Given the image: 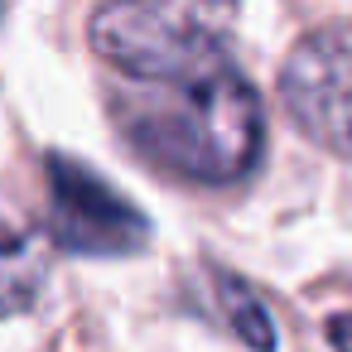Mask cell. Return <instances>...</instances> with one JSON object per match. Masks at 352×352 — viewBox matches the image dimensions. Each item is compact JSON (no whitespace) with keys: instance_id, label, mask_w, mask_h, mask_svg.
<instances>
[{"instance_id":"6da1fadb","label":"cell","mask_w":352,"mask_h":352,"mask_svg":"<svg viewBox=\"0 0 352 352\" xmlns=\"http://www.w3.org/2000/svg\"><path fill=\"white\" fill-rule=\"evenodd\" d=\"M116 121L150 164L193 184H232L261 160V97L232 58L169 82H126Z\"/></svg>"},{"instance_id":"7a4b0ae2","label":"cell","mask_w":352,"mask_h":352,"mask_svg":"<svg viewBox=\"0 0 352 352\" xmlns=\"http://www.w3.org/2000/svg\"><path fill=\"white\" fill-rule=\"evenodd\" d=\"M227 30L222 6H102L92 49L126 82H169L227 63Z\"/></svg>"},{"instance_id":"3957f363","label":"cell","mask_w":352,"mask_h":352,"mask_svg":"<svg viewBox=\"0 0 352 352\" xmlns=\"http://www.w3.org/2000/svg\"><path fill=\"white\" fill-rule=\"evenodd\" d=\"M280 97L314 145L352 160V20L318 25L289 49Z\"/></svg>"},{"instance_id":"277c9868","label":"cell","mask_w":352,"mask_h":352,"mask_svg":"<svg viewBox=\"0 0 352 352\" xmlns=\"http://www.w3.org/2000/svg\"><path fill=\"white\" fill-rule=\"evenodd\" d=\"M44 174H49V227L58 246L78 256H131L150 241L145 212L73 155H49Z\"/></svg>"},{"instance_id":"5b68a950","label":"cell","mask_w":352,"mask_h":352,"mask_svg":"<svg viewBox=\"0 0 352 352\" xmlns=\"http://www.w3.org/2000/svg\"><path fill=\"white\" fill-rule=\"evenodd\" d=\"M39 289H44V251L34 232L0 203V318L30 309Z\"/></svg>"},{"instance_id":"8992f818","label":"cell","mask_w":352,"mask_h":352,"mask_svg":"<svg viewBox=\"0 0 352 352\" xmlns=\"http://www.w3.org/2000/svg\"><path fill=\"white\" fill-rule=\"evenodd\" d=\"M217 299H222V314H227L232 333H236L246 347H256V352H270V347H275L270 314H265L261 294H256V289H251L241 275H232V270H217Z\"/></svg>"},{"instance_id":"52a82bcc","label":"cell","mask_w":352,"mask_h":352,"mask_svg":"<svg viewBox=\"0 0 352 352\" xmlns=\"http://www.w3.org/2000/svg\"><path fill=\"white\" fill-rule=\"evenodd\" d=\"M328 342H333V352H352V314L328 318Z\"/></svg>"}]
</instances>
